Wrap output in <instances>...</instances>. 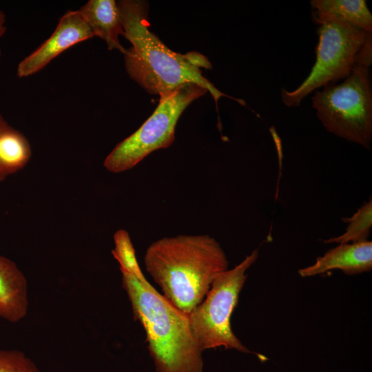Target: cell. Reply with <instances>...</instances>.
<instances>
[{
	"instance_id": "cell-1",
	"label": "cell",
	"mask_w": 372,
	"mask_h": 372,
	"mask_svg": "<svg viewBox=\"0 0 372 372\" xmlns=\"http://www.w3.org/2000/svg\"><path fill=\"white\" fill-rule=\"evenodd\" d=\"M117 4L123 37L132 45L124 54L125 70L147 92L160 98L183 84L196 83L207 89L216 103L227 96L203 75L201 67L211 68L206 57L198 52H173L150 31L147 1L121 0Z\"/></svg>"
},
{
	"instance_id": "cell-2",
	"label": "cell",
	"mask_w": 372,
	"mask_h": 372,
	"mask_svg": "<svg viewBox=\"0 0 372 372\" xmlns=\"http://www.w3.org/2000/svg\"><path fill=\"white\" fill-rule=\"evenodd\" d=\"M144 263L165 298L187 315L204 300L214 280L229 265L220 244L207 234L158 239L147 247Z\"/></svg>"
},
{
	"instance_id": "cell-3",
	"label": "cell",
	"mask_w": 372,
	"mask_h": 372,
	"mask_svg": "<svg viewBox=\"0 0 372 372\" xmlns=\"http://www.w3.org/2000/svg\"><path fill=\"white\" fill-rule=\"evenodd\" d=\"M121 272L134 318L145 329L156 372H203V350L193 335L188 315L175 307L147 279L140 280Z\"/></svg>"
},
{
	"instance_id": "cell-4",
	"label": "cell",
	"mask_w": 372,
	"mask_h": 372,
	"mask_svg": "<svg viewBox=\"0 0 372 372\" xmlns=\"http://www.w3.org/2000/svg\"><path fill=\"white\" fill-rule=\"evenodd\" d=\"M372 54L364 56L340 83L314 91L312 107L326 130L369 149L372 138Z\"/></svg>"
},
{
	"instance_id": "cell-5",
	"label": "cell",
	"mask_w": 372,
	"mask_h": 372,
	"mask_svg": "<svg viewBox=\"0 0 372 372\" xmlns=\"http://www.w3.org/2000/svg\"><path fill=\"white\" fill-rule=\"evenodd\" d=\"M318 25L316 61L310 74L294 90H281L287 107H298L311 92L346 79L364 56L372 54V32L337 19Z\"/></svg>"
},
{
	"instance_id": "cell-6",
	"label": "cell",
	"mask_w": 372,
	"mask_h": 372,
	"mask_svg": "<svg viewBox=\"0 0 372 372\" xmlns=\"http://www.w3.org/2000/svg\"><path fill=\"white\" fill-rule=\"evenodd\" d=\"M258 249L231 269L218 274L204 300L188 315L189 325L203 351L218 347L252 353L236 337L231 317L247 280V270L258 257Z\"/></svg>"
},
{
	"instance_id": "cell-7",
	"label": "cell",
	"mask_w": 372,
	"mask_h": 372,
	"mask_svg": "<svg viewBox=\"0 0 372 372\" xmlns=\"http://www.w3.org/2000/svg\"><path fill=\"white\" fill-rule=\"evenodd\" d=\"M208 92L196 83H185L159 98L152 114L133 134L118 143L103 162L105 169L121 173L133 168L152 152L165 149L175 140L179 117L194 101Z\"/></svg>"
},
{
	"instance_id": "cell-8",
	"label": "cell",
	"mask_w": 372,
	"mask_h": 372,
	"mask_svg": "<svg viewBox=\"0 0 372 372\" xmlns=\"http://www.w3.org/2000/svg\"><path fill=\"white\" fill-rule=\"evenodd\" d=\"M94 37L79 10L66 12L50 37L18 63L17 76L25 78L41 71L66 50Z\"/></svg>"
},
{
	"instance_id": "cell-9",
	"label": "cell",
	"mask_w": 372,
	"mask_h": 372,
	"mask_svg": "<svg viewBox=\"0 0 372 372\" xmlns=\"http://www.w3.org/2000/svg\"><path fill=\"white\" fill-rule=\"evenodd\" d=\"M372 269V242L364 241L340 244L317 258L312 265L300 269L302 277H310L333 269H340L347 275L370 271Z\"/></svg>"
},
{
	"instance_id": "cell-10",
	"label": "cell",
	"mask_w": 372,
	"mask_h": 372,
	"mask_svg": "<svg viewBox=\"0 0 372 372\" xmlns=\"http://www.w3.org/2000/svg\"><path fill=\"white\" fill-rule=\"evenodd\" d=\"M28 309V282L10 259L0 256V318L12 323L25 317Z\"/></svg>"
},
{
	"instance_id": "cell-11",
	"label": "cell",
	"mask_w": 372,
	"mask_h": 372,
	"mask_svg": "<svg viewBox=\"0 0 372 372\" xmlns=\"http://www.w3.org/2000/svg\"><path fill=\"white\" fill-rule=\"evenodd\" d=\"M94 37L103 39L110 50H116L123 54L126 49L119 36H124L121 12L114 0H89L79 9Z\"/></svg>"
},
{
	"instance_id": "cell-12",
	"label": "cell",
	"mask_w": 372,
	"mask_h": 372,
	"mask_svg": "<svg viewBox=\"0 0 372 372\" xmlns=\"http://www.w3.org/2000/svg\"><path fill=\"white\" fill-rule=\"evenodd\" d=\"M310 3L316 24L337 19L372 32V15L364 0H311Z\"/></svg>"
},
{
	"instance_id": "cell-13",
	"label": "cell",
	"mask_w": 372,
	"mask_h": 372,
	"mask_svg": "<svg viewBox=\"0 0 372 372\" xmlns=\"http://www.w3.org/2000/svg\"><path fill=\"white\" fill-rule=\"evenodd\" d=\"M31 156L26 136L0 114V182L23 169Z\"/></svg>"
},
{
	"instance_id": "cell-14",
	"label": "cell",
	"mask_w": 372,
	"mask_h": 372,
	"mask_svg": "<svg viewBox=\"0 0 372 372\" xmlns=\"http://www.w3.org/2000/svg\"><path fill=\"white\" fill-rule=\"evenodd\" d=\"M343 222L348 223L345 232L337 237H333L323 242L329 243H349L368 240L372 226V201L371 199L351 216L342 218Z\"/></svg>"
},
{
	"instance_id": "cell-15",
	"label": "cell",
	"mask_w": 372,
	"mask_h": 372,
	"mask_svg": "<svg viewBox=\"0 0 372 372\" xmlns=\"http://www.w3.org/2000/svg\"><path fill=\"white\" fill-rule=\"evenodd\" d=\"M114 249L112 251L114 258L120 265V270L124 271L136 278L145 280L138 263L135 250L128 232L118 229L114 234Z\"/></svg>"
},
{
	"instance_id": "cell-16",
	"label": "cell",
	"mask_w": 372,
	"mask_h": 372,
	"mask_svg": "<svg viewBox=\"0 0 372 372\" xmlns=\"http://www.w3.org/2000/svg\"><path fill=\"white\" fill-rule=\"evenodd\" d=\"M0 372H41L25 353L0 349Z\"/></svg>"
},
{
	"instance_id": "cell-17",
	"label": "cell",
	"mask_w": 372,
	"mask_h": 372,
	"mask_svg": "<svg viewBox=\"0 0 372 372\" xmlns=\"http://www.w3.org/2000/svg\"><path fill=\"white\" fill-rule=\"evenodd\" d=\"M7 31V26H6V14L0 10V41L4 36ZM1 50L0 47V65H1Z\"/></svg>"
}]
</instances>
